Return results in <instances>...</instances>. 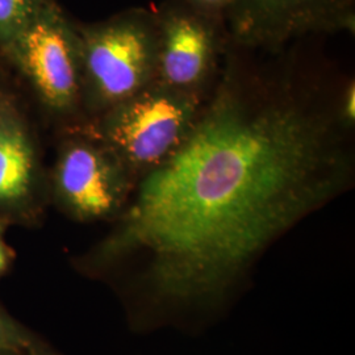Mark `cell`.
Segmentation results:
<instances>
[{
	"instance_id": "2",
	"label": "cell",
	"mask_w": 355,
	"mask_h": 355,
	"mask_svg": "<svg viewBox=\"0 0 355 355\" xmlns=\"http://www.w3.org/2000/svg\"><path fill=\"white\" fill-rule=\"evenodd\" d=\"M76 26L87 123L157 79L158 20L155 11L135 7L102 21Z\"/></svg>"
},
{
	"instance_id": "3",
	"label": "cell",
	"mask_w": 355,
	"mask_h": 355,
	"mask_svg": "<svg viewBox=\"0 0 355 355\" xmlns=\"http://www.w3.org/2000/svg\"><path fill=\"white\" fill-rule=\"evenodd\" d=\"M207 96L168 87L155 79L124 102L76 128L104 144L139 182L187 137Z\"/></svg>"
},
{
	"instance_id": "8",
	"label": "cell",
	"mask_w": 355,
	"mask_h": 355,
	"mask_svg": "<svg viewBox=\"0 0 355 355\" xmlns=\"http://www.w3.org/2000/svg\"><path fill=\"white\" fill-rule=\"evenodd\" d=\"M158 20L157 80L173 89L207 96L215 86L229 35L224 20L166 0Z\"/></svg>"
},
{
	"instance_id": "9",
	"label": "cell",
	"mask_w": 355,
	"mask_h": 355,
	"mask_svg": "<svg viewBox=\"0 0 355 355\" xmlns=\"http://www.w3.org/2000/svg\"><path fill=\"white\" fill-rule=\"evenodd\" d=\"M51 0H0V57L12 46L13 41L28 23Z\"/></svg>"
},
{
	"instance_id": "15",
	"label": "cell",
	"mask_w": 355,
	"mask_h": 355,
	"mask_svg": "<svg viewBox=\"0 0 355 355\" xmlns=\"http://www.w3.org/2000/svg\"><path fill=\"white\" fill-rule=\"evenodd\" d=\"M45 355H61V354H58V353H55V350H54V352H51V353H49V354H45Z\"/></svg>"
},
{
	"instance_id": "4",
	"label": "cell",
	"mask_w": 355,
	"mask_h": 355,
	"mask_svg": "<svg viewBox=\"0 0 355 355\" xmlns=\"http://www.w3.org/2000/svg\"><path fill=\"white\" fill-rule=\"evenodd\" d=\"M3 60L60 132L85 123L80 37L58 0L49 1L28 23Z\"/></svg>"
},
{
	"instance_id": "1",
	"label": "cell",
	"mask_w": 355,
	"mask_h": 355,
	"mask_svg": "<svg viewBox=\"0 0 355 355\" xmlns=\"http://www.w3.org/2000/svg\"><path fill=\"white\" fill-rule=\"evenodd\" d=\"M341 86L290 48L229 42L187 137L141 178L76 270L105 278L137 267V292L161 313L221 303L274 242L350 187Z\"/></svg>"
},
{
	"instance_id": "7",
	"label": "cell",
	"mask_w": 355,
	"mask_h": 355,
	"mask_svg": "<svg viewBox=\"0 0 355 355\" xmlns=\"http://www.w3.org/2000/svg\"><path fill=\"white\" fill-rule=\"evenodd\" d=\"M51 205L49 170L36 129L16 91L0 82V220L10 227L41 225Z\"/></svg>"
},
{
	"instance_id": "5",
	"label": "cell",
	"mask_w": 355,
	"mask_h": 355,
	"mask_svg": "<svg viewBox=\"0 0 355 355\" xmlns=\"http://www.w3.org/2000/svg\"><path fill=\"white\" fill-rule=\"evenodd\" d=\"M137 179L114 153L82 128L61 132L49 168L51 205L78 223L114 221Z\"/></svg>"
},
{
	"instance_id": "10",
	"label": "cell",
	"mask_w": 355,
	"mask_h": 355,
	"mask_svg": "<svg viewBox=\"0 0 355 355\" xmlns=\"http://www.w3.org/2000/svg\"><path fill=\"white\" fill-rule=\"evenodd\" d=\"M0 349H12L29 355H45L54 352L37 333L29 329L23 322L0 304Z\"/></svg>"
},
{
	"instance_id": "14",
	"label": "cell",
	"mask_w": 355,
	"mask_h": 355,
	"mask_svg": "<svg viewBox=\"0 0 355 355\" xmlns=\"http://www.w3.org/2000/svg\"><path fill=\"white\" fill-rule=\"evenodd\" d=\"M0 355H29L24 352L19 350H12V349H0Z\"/></svg>"
},
{
	"instance_id": "6",
	"label": "cell",
	"mask_w": 355,
	"mask_h": 355,
	"mask_svg": "<svg viewBox=\"0 0 355 355\" xmlns=\"http://www.w3.org/2000/svg\"><path fill=\"white\" fill-rule=\"evenodd\" d=\"M225 23L232 45L280 53L303 38L354 35L355 0H233Z\"/></svg>"
},
{
	"instance_id": "12",
	"label": "cell",
	"mask_w": 355,
	"mask_h": 355,
	"mask_svg": "<svg viewBox=\"0 0 355 355\" xmlns=\"http://www.w3.org/2000/svg\"><path fill=\"white\" fill-rule=\"evenodd\" d=\"M187 4L192 10L204 13L207 16L224 20L233 3V0H180Z\"/></svg>"
},
{
	"instance_id": "13",
	"label": "cell",
	"mask_w": 355,
	"mask_h": 355,
	"mask_svg": "<svg viewBox=\"0 0 355 355\" xmlns=\"http://www.w3.org/2000/svg\"><path fill=\"white\" fill-rule=\"evenodd\" d=\"M8 228L10 225L0 220V280L10 272L16 259V253L12 246L6 240V233Z\"/></svg>"
},
{
	"instance_id": "11",
	"label": "cell",
	"mask_w": 355,
	"mask_h": 355,
	"mask_svg": "<svg viewBox=\"0 0 355 355\" xmlns=\"http://www.w3.org/2000/svg\"><path fill=\"white\" fill-rule=\"evenodd\" d=\"M338 111L343 125L353 130L355 125V82L349 79L343 83L338 95Z\"/></svg>"
}]
</instances>
